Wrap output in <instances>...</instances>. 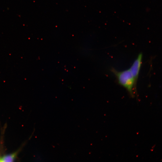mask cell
<instances>
[{
  "mask_svg": "<svg viewBox=\"0 0 162 162\" xmlns=\"http://www.w3.org/2000/svg\"><path fill=\"white\" fill-rule=\"evenodd\" d=\"M142 54H140L129 69L136 84L142 64Z\"/></svg>",
  "mask_w": 162,
  "mask_h": 162,
  "instance_id": "7a4b0ae2",
  "label": "cell"
},
{
  "mask_svg": "<svg viewBox=\"0 0 162 162\" xmlns=\"http://www.w3.org/2000/svg\"><path fill=\"white\" fill-rule=\"evenodd\" d=\"M23 147L20 148L15 152L10 154L0 156V162H13L18 157V155L22 150Z\"/></svg>",
  "mask_w": 162,
  "mask_h": 162,
  "instance_id": "3957f363",
  "label": "cell"
},
{
  "mask_svg": "<svg viewBox=\"0 0 162 162\" xmlns=\"http://www.w3.org/2000/svg\"><path fill=\"white\" fill-rule=\"evenodd\" d=\"M111 71L116 77L119 83L125 88L131 96H134L136 84L130 70L119 72L112 68Z\"/></svg>",
  "mask_w": 162,
  "mask_h": 162,
  "instance_id": "6da1fadb",
  "label": "cell"
}]
</instances>
